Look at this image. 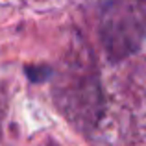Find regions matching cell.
<instances>
[{
	"label": "cell",
	"mask_w": 146,
	"mask_h": 146,
	"mask_svg": "<svg viewBox=\"0 0 146 146\" xmlns=\"http://www.w3.org/2000/svg\"><path fill=\"white\" fill-rule=\"evenodd\" d=\"M146 39V0H107L100 11V41L111 61H120Z\"/></svg>",
	"instance_id": "cell-1"
},
{
	"label": "cell",
	"mask_w": 146,
	"mask_h": 146,
	"mask_svg": "<svg viewBox=\"0 0 146 146\" xmlns=\"http://www.w3.org/2000/svg\"><path fill=\"white\" fill-rule=\"evenodd\" d=\"M24 74L28 76V80L32 83H44L52 78L54 70L48 65H26L24 67Z\"/></svg>",
	"instance_id": "cell-2"
}]
</instances>
